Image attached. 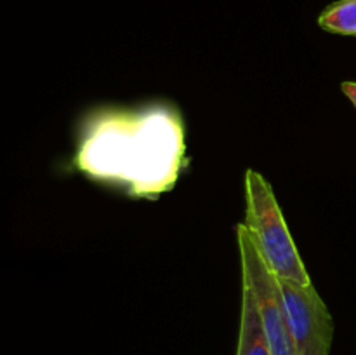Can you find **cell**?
<instances>
[{"mask_svg":"<svg viewBox=\"0 0 356 355\" xmlns=\"http://www.w3.org/2000/svg\"><path fill=\"white\" fill-rule=\"evenodd\" d=\"M183 153V127L176 113L149 108L97 117L80 143L75 164L89 176L117 181L131 194L152 197L176 183Z\"/></svg>","mask_w":356,"mask_h":355,"instance_id":"6da1fadb","label":"cell"},{"mask_svg":"<svg viewBox=\"0 0 356 355\" xmlns=\"http://www.w3.org/2000/svg\"><path fill=\"white\" fill-rule=\"evenodd\" d=\"M245 228L268 270L277 278L312 284L271 184L256 171L245 174Z\"/></svg>","mask_w":356,"mask_h":355,"instance_id":"7a4b0ae2","label":"cell"},{"mask_svg":"<svg viewBox=\"0 0 356 355\" xmlns=\"http://www.w3.org/2000/svg\"><path fill=\"white\" fill-rule=\"evenodd\" d=\"M236 240H238L240 260H242L243 285L252 294L271 355H298L289 329L280 285L254 247L252 239L243 223L236 226Z\"/></svg>","mask_w":356,"mask_h":355,"instance_id":"3957f363","label":"cell"},{"mask_svg":"<svg viewBox=\"0 0 356 355\" xmlns=\"http://www.w3.org/2000/svg\"><path fill=\"white\" fill-rule=\"evenodd\" d=\"M298 355H330L334 320L313 284L277 278Z\"/></svg>","mask_w":356,"mask_h":355,"instance_id":"277c9868","label":"cell"},{"mask_svg":"<svg viewBox=\"0 0 356 355\" xmlns=\"http://www.w3.org/2000/svg\"><path fill=\"white\" fill-rule=\"evenodd\" d=\"M236 355H271L266 334L261 326L254 298L249 289L243 285L242 315H240V336Z\"/></svg>","mask_w":356,"mask_h":355,"instance_id":"5b68a950","label":"cell"},{"mask_svg":"<svg viewBox=\"0 0 356 355\" xmlns=\"http://www.w3.org/2000/svg\"><path fill=\"white\" fill-rule=\"evenodd\" d=\"M318 26L329 33L356 37V0H339L318 16Z\"/></svg>","mask_w":356,"mask_h":355,"instance_id":"8992f818","label":"cell"},{"mask_svg":"<svg viewBox=\"0 0 356 355\" xmlns=\"http://www.w3.org/2000/svg\"><path fill=\"white\" fill-rule=\"evenodd\" d=\"M341 89H343V93L346 94L348 100L351 101V103L356 106V82H351V80H348V82H343L341 84Z\"/></svg>","mask_w":356,"mask_h":355,"instance_id":"52a82bcc","label":"cell"}]
</instances>
